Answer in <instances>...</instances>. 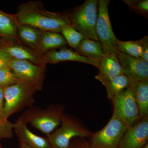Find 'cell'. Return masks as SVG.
Masks as SVG:
<instances>
[{"mask_svg":"<svg viewBox=\"0 0 148 148\" xmlns=\"http://www.w3.org/2000/svg\"><path fill=\"white\" fill-rule=\"evenodd\" d=\"M11 15L16 26L27 25L42 32L61 33L62 28L69 24L64 13L48 11L39 1L22 4L17 8L16 13Z\"/></svg>","mask_w":148,"mask_h":148,"instance_id":"obj_1","label":"cell"},{"mask_svg":"<svg viewBox=\"0 0 148 148\" xmlns=\"http://www.w3.org/2000/svg\"><path fill=\"white\" fill-rule=\"evenodd\" d=\"M98 6V1L86 0L71 11L64 14L69 25L85 38L99 41L96 32Z\"/></svg>","mask_w":148,"mask_h":148,"instance_id":"obj_2","label":"cell"},{"mask_svg":"<svg viewBox=\"0 0 148 148\" xmlns=\"http://www.w3.org/2000/svg\"><path fill=\"white\" fill-rule=\"evenodd\" d=\"M64 109V106L61 105H51L44 110L31 107L19 119L47 135L61 124Z\"/></svg>","mask_w":148,"mask_h":148,"instance_id":"obj_3","label":"cell"},{"mask_svg":"<svg viewBox=\"0 0 148 148\" xmlns=\"http://www.w3.org/2000/svg\"><path fill=\"white\" fill-rule=\"evenodd\" d=\"M92 133L79 120L71 115L64 114L60 127L46 135V138L51 148H68L74 138L87 139Z\"/></svg>","mask_w":148,"mask_h":148,"instance_id":"obj_4","label":"cell"},{"mask_svg":"<svg viewBox=\"0 0 148 148\" xmlns=\"http://www.w3.org/2000/svg\"><path fill=\"white\" fill-rule=\"evenodd\" d=\"M4 94V114L6 120L26 107L34 103V96L37 91L27 83H18L3 88Z\"/></svg>","mask_w":148,"mask_h":148,"instance_id":"obj_5","label":"cell"},{"mask_svg":"<svg viewBox=\"0 0 148 148\" xmlns=\"http://www.w3.org/2000/svg\"><path fill=\"white\" fill-rule=\"evenodd\" d=\"M128 127L113 113L105 127L87 138L88 142L92 148H118Z\"/></svg>","mask_w":148,"mask_h":148,"instance_id":"obj_6","label":"cell"},{"mask_svg":"<svg viewBox=\"0 0 148 148\" xmlns=\"http://www.w3.org/2000/svg\"><path fill=\"white\" fill-rule=\"evenodd\" d=\"M98 14L96 25V32L99 42L102 45L104 53L118 54V39L115 36L109 16L108 6L110 0L98 1Z\"/></svg>","mask_w":148,"mask_h":148,"instance_id":"obj_7","label":"cell"},{"mask_svg":"<svg viewBox=\"0 0 148 148\" xmlns=\"http://www.w3.org/2000/svg\"><path fill=\"white\" fill-rule=\"evenodd\" d=\"M8 66L19 79L31 85L37 90H42L46 65H37L30 61L12 58Z\"/></svg>","mask_w":148,"mask_h":148,"instance_id":"obj_8","label":"cell"},{"mask_svg":"<svg viewBox=\"0 0 148 148\" xmlns=\"http://www.w3.org/2000/svg\"><path fill=\"white\" fill-rule=\"evenodd\" d=\"M114 112L128 127L140 119L138 106L131 85L112 101Z\"/></svg>","mask_w":148,"mask_h":148,"instance_id":"obj_9","label":"cell"},{"mask_svg":"<svg viewBox=\"0 0 148 148\" xmlns=\"http://www.w3.org/2000/svg\"><path fill=\"white\" fill-rule=\"evenodd\" d=\"M117 56L123 73L131 84L148 79L147 61L141 57H132L120 52Z\"/></svg>","mask_w":148,"mask_h":148,"instance_id":"obj_10","label":"cell"},{"mask_svg":"<svg viewBox=\"0 0 148 148\" xmlns=\"http://www.w3.org/2000/svg\"><path fill=\"white\" fill-rule=\"evenodd\" d=\"M148 141V117H145L127 128L118 148H142Z\"/></svg>","mask_w":148,"mask_h":148,"instance_id":"obj_11","label":"cell"},{"mask_svg":"<svg viewBox=\"0 0 148 148\" xmlns=\"http://www.w3.org/2000/svg\"><path fill=\"white\" fill-rule=\"evenodd\" d=\"M0 48L14 59L30 61L37 65H47L44 63L43 56L40 55L32 49L19 43L15 40L1 38Z\"/></svg>","mask_w":148,"mask_h":148,"instance_id":"obj_12","label":"cell"},{"mask_svg":"<svg viewBox=\"0 0 148 148\" xmlns=\"http://www.w3.org/2000/svg\"><path fill=\"white\" fill-rule=\"evenodd\" d=\"M98 69L99 72L95 78L103 85L114 77L123 74L117 54L115 53H104Z\"/></svg>","mask_w":148,"mask_h":148,"instance_id":"obj_13","label":"cell"},{"mask_svg":"<svg viewBox=\"0 0 148 148\" xmlns=\"http://www.w3.org/2000/svg\"><path fill=\"white\" fill-rule=\"evenodd\" d=\"M20 143L33 148H51L46 138L38 136L32 132L24 122L19 119L14 123V129Z\"/></svg>","mask_w":148,"mask_h":148,"instance_id":"obj_14","label":"cell"},{"mask_svg":"<svg viewBox=\"0 0 148 148\" xmlns=\"http://www.w3.org/2000/svg\"><path fill=\"white\" fill-rule=\"evenodd\" d=\"M43 60L46 64L48 63L56 64L64 61H72L86 63L96 67L95 64L88 58L80 55L76 51L66 48L48 51L43 55Z\"/></svg>","mask_w":148,"mask_h":148,"instance_id":"obj_15","label":"cell"},{"mask_svg":"<svg viewBox=\"0 0 148 148\" xmlns=\"http://www.w3.org/2000/svg\"><path fill=\"white\" fill-rule=\"evenodd\" d=\"M80 55L88 58L99 68L104 52L103 47L100 42L88 38H84L76 49Z\"/></svg>","mask_w":148,"mask_h":148,"instance_id":"obj_16","label":"cell"},{"mask_svg":"<svg viewBox=\"0 0 148 148\" xmlns=\"http://www.w3.org/2000/svg\"><path fill=\"white\" fill-rule=\"evenodd\" d=\"M67 42L62 35L52 32H43L39 44L37 53L43 56L48 51L63 48Z\"/></svg>","mask_w":148,"mask_h":148,"instance_id":"obj_17","label":"cell"},{"mask_svg":"<svg viewBox=\"0 0 148 148\" xmlns=\"http://www.w3.org/2000/svg\"><path fill=\"white\" fill-rule=\"evenodd\" d=\"M140 118L148 117V79L131 84Z\"/></svg>","mask_w":148,"mask_h":148,"instance_id":"obj_18","label":"cell"},{"mask_svg":"<svg viewBox=\"0 0 148 148\" xmlns=\"http://www.w3.org/2000/svg\"><path fill=\"white\" fill-rule=\"evenodd\" d=\"M16 27L17 36L20 42L25 44L37 53L42 31L27 25H18Z\"/></svg>","mask_w":148,"mask_h":148,"instance_id":"obj_19","label":"cell"},{"mask_svg":"<svg viewBox=\"0 0 148 148\" xmlns=\"http://www.w3.org/2000/svg\"><path fill=\"white\" fill-rule=\"evenodd\" d=\"M0 37L15 40L21 43L17 35V27L11 14L0 10Z\"/></svg>","mask_w":148,"mask_h":148,"instance_id":"obj_20","label":"cell"},{"mask_svg":"<svg viewBox=\"0 0 148 148\" xmlns=\"http://www.w3.org/2000/svg\"><path fill=\"white\" fill-rule=\"evenodd\" d=\"M131 84L126 75L122 74L114 77L104 85L108 98L112 101L114 98L130 86Z\"/></svg>","mask_w":148,"mask_h":148,"instance_id":"obj_21","label":"cell"},{"mask_svg":"<svg viewBox=\"0 0 148 148\" xmlns=\"http://www.w3.org/2000/svg\"><path fill=\"white\" fill-rule=\"evenodd\" d=\"M117 49L120 52L132 57L141 58L142 56V46L139 40L123 41L118 40Z\"/></svg>","mask_w":148,"mask_h":148,"instance_id":"obj_22","label":"cell"},{"mask_svg":"<svg viewBox=\"0 0 148 148\" xmlns=\"http://www.w3.org/2000/svg\"><path fill=\"white\" fill-rule=\"evenodd\" d=\"M61 33L66 42L71 47L76 49L84 37L69 24L64 26Z\"/></svg>","mask_w":148,"mask_h":148,"instance_id":"obj_23","label":"cell"},{"mask_svg":"<svg viewBox=\"0 0 148 148\" xmlns=\"http://www.w3.org/2000/svg\"><path fill=\"white\" fill-rule=\"evenodd\" d=\"M24 82L19 79L8 66L0 68V86L4 88L11 85Z\"/></svg>","mask_w":148,"mask_h":148,"instance_id":"obj_24","label":"cell"},{"mask_svg":"<svg viewBox=\"0 0 148 148\" xmlns=\"http://www.w3.org/2000/svg\"><path fill=\"white\" fill-rule=\"evenodd\" d=\"M123 1L130 10L148 18V0H123Z\"/></svg>","mask_w":148,"mask_h":148,"instance_id":"obj_25","label":"cell"},{"mask_svg":"<svg viewBox=\"0 0 148 148\" xmlns=\"http://www.w3.org/2000/svg\"><path fill=\"white\" fill-rule=\"evenodd\" d=\"M13 129L14 123L0 118V139L11 138Z\"/></svg>","mask_w":148,"mask_h":148,"instance_id":"obj_26","label":"cell"},{"mask_svg":"<svg viewBox=\"0 0 148 148\" xmlns=\"http://www.w3.org/2000/svg\"><path fill=\"white\" fill-rule=\"evenodd\" d=\"M68 148H92L88 142L87 138H76L72 140Z\"/></svg>","mask_w":148,"mask_h":148,"instance_id":"obj_27","label":"cell"},{"mask_svg":"<svg viewBox=\"0 0 148 148\" xmlns=\"http://www.w3.org/2000/svg\"><path fill=\"white\" fill-rule=\"evenodd\" d=\"M12 58L8 53L0 48V68L8 66L9 63Z\"/></svg>","mask_w":148,"mask_h":148,"instance_id":"obj_28","label":"cell"},{"mask_svg":"<svg viewBox=\"0 0 148 148\" xmlns=\"http://www.w3.org/2000/svg\"><path fill=\"white\" fill-rule=\"evenodd\" d=\"M139 40L142 46L141 58L148 62V37L147 36H145Z\"/></svg>","mask_w":148,"mask_h":148,"instance_id":"obj_29","label":"cell"},{"mask_svg":"<svg viewBox=\"0 0 148 148\" xmlns=\"http://www.w3.org/2000/svg\"><path fill=\"white\" fill-rule=\"evenodd\" d=\"M4 102L3 88L0 86V118L4 120H6L4 117Z\"/></svg>","mask_w":148,"mask_h":148,"instance_id":"obj_30","label":"cell"},{"mask_svg":"<svg viewBox=\"0 0 148 148\" xmlns=\"http://www.w3.org/2000/svg\"><path fill=\"white\" fill-rule=\"evenodd\" d=\"M19 148H33L24 143H20Z\"/></svg>","mask_w":148,"mask_h":148,"instance_id":"obj_31","label":"cell"},{"mask_svg":"<svg viewBox=\"0 0 148 148\" xmlns=\"http://www.w3.org/2000/svg\"><path fill=\"white\" fill-rule=\"evenodd\" d=\"M142 148H148V144H147L146 145L144 146V147Z\"/></svg>","mask_w":148,"mask_h":148,"instance_id":"obj_32","label":"cell"},{"mask_svg":"<svg viewBox=\"0 0 148 148\" xmlns=\"http://www.w3.org/2000/svg\"><path fill=\"white\" fill-rule=\"evenodd\" d=\"M1 37H0V42H1Z\"/></svg>","mask_w":148,"mask_h":148,"instance_id":"obj_33","label":"cell"}]
</instances>
